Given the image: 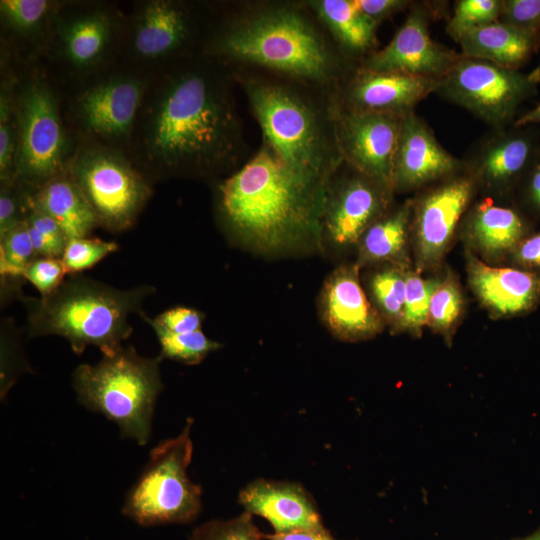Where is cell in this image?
<instances>
[{"label":"cell","instance_id":"37","mask_svg":"<svg viewBox=\"0 0 540 540\" xmlns=\"http://www.w3.org/2000/svg\"><path fill=\"white\" fill-rule=\"evenodd\" d=\"M118 249L119 245L114 241L92 237L72 238L67 242L61 261L68 276L78 275Z\"/></svg>","mask_w":540,"mask_h":540},{"label":"cell","instance_id":"10","mask_svg":"<svg viewBox=\"0 0 540 540\" xmlns=\"http://www.w3.org/2000/svg\"><path fill=\"white\" fill-rule=\"evenodd\" d=\"M68 174L110 233L132 229L154 192L127 152L88 140H78Z\"/></svg>","mask_w":540,"mask_h":540},{"label":"cell","instance_id":"39","mask_svg":"<svg viewBox=\"0 0 540 540\" xmlns=\"http://www.w3.org/2000/svg\"><path fill=\"white\" fill-rule=\"evenodd\" d=\"M140 317L153 330L159 329L172 334H186L202 330L205 314L196 308L176 306L161 312L153 318L148 317L144 312Z\"/></svg>","mask_w":540,"mask_h":540},{"label":"cell","instance_id":"43","mask_svg":"<svg viewBox=\"0 0 540 540\" xmlns=\"http://www.w3.org/2000/svg\"><path fill=\"white\" fill-rule=\"evenodd\" d=\"M510 258L523 269H540V232L526 236L511 253Z\"/></svg>","mask_w":540,"mask_h":540},{"label":"cell","instance_id":"49","mask_svg":"<svg viewBox=\"0 0 540 540\" xmlns=\"http://www.w3.org/2000/svg\"><path fill=\"white\" fill-rule=\"evenodd\" d=\"M513 540H540V526L528 536H525L523 538H516Z\"/></svg>","mask_w":540,"mask_h":540},{"label":"cell","instance_id":"9","mask_svg":"<svg viewBox=\"0 0 540 540\" xmlns=\"http://www.w3.org/2000/svg\"><path fill=\"white\" fill-rule=\"evenodd\" d=\"M126 12L102 0H60L44 64L63 86L76 84L119 61Z\"/></svg>","mask_w":540,"mask_h":540},{"label":"cell","instance_id":"32","mask_svg":"<svg viewBox=\"0 0 540 540\" xmlns=\"http://www.w3.org/2000/svg\"><path fill=\"white\" fill-rule=\"evenodd\" d=\"M15 69L0 60V184L15 180L17 120L14 106Z\"/></svg>","mask_w":540,"mask_h":540},{"label":"cell","instance_id":"13","mask_svg":"<svg viewBox=\"0 0 540 540\" xmlns=\"http://www.w3.org/2000/svg\"><path fill=\"white\" fill-rule=\"evenodd\" d=\"M535 92L536 84L528 74L462 55L436 90L498 130L511 122L519 106Z\"/></svg>","mask_w":540,"mask_h":540},{"label":"cell","instance_id":"44","mask_svg":"<svg viewBox=\"0 0 540 540\" xmlns=\"http://www.w3.org/2000/svg\"><path fill=\"white\" fill-rule=\"evenodd\" d=\"M359 10L378 24L407 7L406 0H354Z\"/></svg>","mask_w":540,"mask_h":540},{"label":"cell","instance_id":"4","mask_svg":"<svg viewBox=\"0 0 540 540\" xmlns=\"http://www.w3.org/2000/svg\"><path fill=\"white\" fill-rule=\"evenodd\" d=\"M156 292L152 285L118 289L86 276L69 275L49 296H23L30 338L60 336L75 354L92 345L103 354L122 346L133 328L132 314L141 315L145 300Z\"/></svg>","mask_w":540,"mask_h":540},{"label":"cell","instance_id":"8","mask_svg":"<svg viewBox=\"0 0 540 540\" xmlns=\"http://www.w3.org/2000/svg\"><path fill=\"white\" fill-rule=\"evenodd\" d=\"M153 76L117 61L76 84L62 86L65 118L77 140L128 153Z\"/></svg>","mask_w":540,"mask_h":540},{"label":"cell","instance_id":"35","mask_svg":"<svg viewBox=\"0 0 540 540\" xmlns=\"http://www.w3.org/2000/svg\"><path fill=\"white\" fill-rule=\"evenodd\" d=\"M440 277L423 278L418 272L407 271L404 314L400 331L419 334L428 323L431 297L437 288Z\"/></svg>","mask_w":540,"mask_h":540},{"label":"cell","instance_id":"22","mask_svg":"<svg viewBox=\"0 0 540 540\" xmlns=\"http://www.w3.org/2000/svg\"><path fill=\"white\" fill-rule=\"evenodd\" d=\"M239 503L267 520L274 533L325 529L315 501L299 483L257 479L244 487Z\"/></svg>","mask_w":540,"mask_h":540},{"label":"cell","instance_id":"7","mask_svg":"<svg viewBox=\"0 0 540 540\" xmlns=\"http://www.w3.org/2000/svg\"><path fill=\"white\" fill-rule=\"evenodd\" d=\"M161 358L121 346L94 364H80L72 374L78 401L118 425L122 436L145 445L151 435L155 403L163 383Z\"/></svg>","mask_w":540,"mask_h":540},{"label":"cell","instance_id":"29","mask_svg":"<svg viewBox=\"0 0 540 540\" xmlns=\"http://www.w3.org/2000/svg\"><path fill=\"white\" fill-rule=\"evenodd\" d=\"M310 6L347 53L363 54L376 43L377 24L359 10L354 0H318Z\"/></svg>","mask_w":540,"mask_h":540},{"label":"cell","instance_id":"16","mask_svg":"<svg viewBox=\"0 0 540 540\" xmlns=\"http://www.w3.org/2000/svg\"><path fill=\"white\" fill-rule=\"evenodd\" d=\"M343 161L392 188V167L403 116L331 108ZM393 190V188H392Z\"/></svg>","mask_w":540,"mask_h":540},{"label":"cell","instance_id":"3","mask_svg":"<svg viewBox=\"0 0 540 540\" xmlns=\"http://www.w3.org/2000/svg\"><path fill=\"white\" fill-rule=\"evenodd\" d=\"M201 53L220 65L249 63L316 84L331 82L341 68L315 24L291 6L264 8L210 28Z\"/></svg>","mask_w":540,"mask_h":540},{"label":"cell","instance_id":"46","mask_svg":"<svg viewBox=\"0 0 540 540\" xmlns=\"http://www.w3.org/2000/svg\"><path fill=\"white\" fill-rule=\"evenodd\" d=\"M266 540H336L327 529L264 534Z\"/></svg>","mask_w":540,"mask_h":540},{"label":"cell","instance_id":"18","mask_svg":"<svg viewBox=\"0 0 540 540\" xmlns=\"http://www.w3.org/2000/svg\"><path fill=\"white\" fill-rule=\"evenodd\" d=\"M460 57L461 54L431 39L426 10L414 6L392 40L369 55L362 67L441 79Z\"/></svg>","mask_w":540,"mask_h":540},{"label":"cell","instance_id":"23","mask_svg":"<svg viewBox=\"0 0 540 540\" xmlns=\"http://www.w3.org/2000/svg\"><path fill=\"white\" fill-rule=\"evenodd\" d=\"M539 150L534 129H501L480 144L468 173L476 184L505 191L522 180Z\"/></svg>","mask_w":540,"mask_h":540},{"label":"cell","instance_id":"6","mask_svg":"<svg viewBox=\"0 0 540 540\" xmlns=\"http://www.w3.org/2000/svg\"><path fill=\"white\" fill-rule=\"evenodd\" d=\"M14 69V182L29 194L68 173L78 140L65 118L63 87L50 69L44 63Z\"/></svg>","mask_w":540,"mask_h":540},{"label":"cell","instance_id":"28","mask_svg":"<svg viewBox=\"0 0 540 540\" xmlns=\"http://www.w3.org/2000/svg\"><path fill=\"white\" fill-rule=\"evenodd\" d=\"M458 43L464 57L517 70L530 57L539 39L497 21L466 33Z\"/></svg>","mask_w":540,"mask_h":540},{"label":"cell","instance_id":"36","mask_svg":"<svg viewBox=\"0 0 540 540\" xmlns=\"http://www.w3.org/2000/svg\"><path fill=\"white\" fill-rule=\"evenodd\" d=\"M501 0H460L448 25V34L457 42L466 33L499 21Z\"/></svg>","mask_w":540,"mask_h":540},{"label":"cell","instance_id":"24","mask_svg":"<svg viewBox=\"0 0 540 540\" xmlns=\"http://www.w3.org/2000/svg\"><path fill=\"white\" fill-rule=\"evenodd\" d=\"M467 275L470 288L496 316L526 313L540 299V273L537 271L492 266L469 253Z\"/></svg>","mask_w":540,"mask_h":540},{"label":"cell","instance_id":"5","mask_svg":"<svg viewBox=\"0 0 540 540\" xmlns=\"http://www.w3.org/2000/svg\"><path fill=\"white\" fill-rule=\"evenodd\" d=\"M244 85L263 142L292 169L330 181L343 163L332 111L323 113L290 85L256 78Z\"/></svg>","mask_w":540,"mask_h":540},{"label":"cell","instance_id":"25","mask_svg":"<svg viewBox=\"0 0 540 540\" xmlns=\"http://www.w3.org/2000/svg\"><path fill=\"white\" fill-rule=\"evenodd\" d=\"M529 235L527 221L516 210L489 199L478 203L466 219L465 236L471 247L486 260L510 256Z\"/></svg>","mask_w":540,"mask_h":540},{"label":"cell","instance_id":"21","mask_svg":"<svg viewBox=\"0 0 540 540\" xmlns=\"http://www.w3.org/2000/svg\"><path fill=\"white\" fill-rule=\"evenodd\" d=\"M440 79L361 67L348 82L341 106L357 111L404 116L430 93Z\"/></svg>","mask_w":540,"mask_h":540},{"label":"cell","instance_id":"17","mask_svg":"<svg viewBox=\"0 0 540 540\" xmlns=\"http://www.w3.org/2000/svg\"><path fill=\"white\" fill-rule=\"evenodd\" d=\"M359 270L355 263L338 266L326 277L320 290V319L341 341L371 339L386 325L363 289Z\"/></svg>","mask_w":540,"mask_h":540},{"label":"cell","instance_id":"38","mask_svg":"<svg viewBox=\"0 0 540 540\" xmlns=\"http://www.w3.org/2000/svg\"><path fill=\"white\" fill-rule=\"evenodd\" d=\"M190 540H266L252 520L243 512L229 520H211L199 525Z\"/></svg>","mask_w":540,"mask_h":540},{"label":"cell","instance_id":"26","mask_svg":"<svg viewBox=\"0 0 540 540\" xmlns=\"http://www.w3.org/2000/svg\"><path fill=\"white\" fill-rule=\"evenodd\" d=\"M413 201L389 208L362 235L356 251L359 269L393 264L409 268L408 239L411 232Z\"/></svg>","mask_w":540,"mask_h":540},{"label":"cell","instance_id":"11","mask_svg":"<svg viewBox=\"0 0 540 540\" xmlns=\"http://www.w3.org/2000/svg\"><path fill=\"white\" fill-rule=\"evenodd\" d=\"M187 419L182 432L150 452L139 479L128 492L122 512L142 526L188 523L201 511V488L188 474L193 443Z\"/></svg>","mask_w":540,"mask_h":540},{"label":"cell","instance_id":"19","mask_svg":"<svg viewBox=\"0 0 540 540\" xmlns=\"http://www.w3.org/2000/svg\"><path fill=\"white\" fill-rule=\"evenodd\" d=\"M461 164L414 111L402 117L392 167L393 191H406L458 173Z\"/></svg>","mask_w":540,"mask_h":540},{"label":"cell","instance_id":"2","mask_svg":"<svg viewBox=\"0 0 540 540\" xmlns=\"http://www.w3.org/2000/svg\"><path fill=\"white\" fill-rule=\"evenodd\" d=\"M330 181L292 169L263 142L249 162L217 182L215 217L231 241L263 256L323 252Z\"/></svg>","mask_w":540,"mask_h":540},{"label":"cell","instance_id":"34","mask_svg":"<svg viewBox=\"0 0 540 540\" xmlns=\"http://www.w3.org/2000/svg\"><path fill=\"white\" fill-rule=\"evenodd\" d=\"M160 344L161 359H170L187 365L202 362L211 352L219 350L222 344L208 338L202 330L186 334H172L155 329Z\"/></svg>","mask_w":540,"mask_h":540},{"label":"cell","instance_id":"30","mask_svg":"<svg viewBox=\"0 0 540 540\" xmlns=\"http://www.w3.org/2000/svg\"><path fill=\"white\" fill-rule=\"evenodd\" d=\"M36 257L26 222H22L0 238V301L1 307L15 299L20 300L23 273Z\"/></svg>","mask_w":540,"mask_h":540},{"label":"cell","instance_id":"14","mask_svg":"<svg viewBox=\"0 0 540 540\" xmlns=\"http://www.w3.org/2000/svg\"><path fill=\"white\" fill-rule=\"evenodd\" d=\"M341 166L327 190L322 218L323 252L327 248L356 249L364 232L391 204V187L350 165L348 170L341 171Z\"/></svg>","mask_w":540,"mask_h":540},{"label":"cell","instance_id":"45","mask_svg":"<svg viewBox=\"0 0 540 540\" xmlns=\"http://www.w3.org/2000/svg\"><path fill=\"white\" fill-rule=\"evenodd\" d=\"M523 180V199L527 207L540 217V150Z\"/></svg>","mask_w":540,"mask_h":540},{"label":"cell","instance_id":"41","mask_svg":"<svg viewBox=\"0 0 540 540\" xmlns=\"http://www.w3.org/2000/svg\"><path fill=\"white\" fill-rule=\"evenodd\" d=\"M67 275L60 258L35 257L26 267L23 277L45 298L53 293Z\"/></svg>","mask_w":540,"mask_h":540},{"label":"cell","instance_id":"40","mask_svg":"<svg viewBox=\"0 0 540 540\" xmlns=\"http://www.w3.org/2000/svg\"><path fill=\"white\" fill-rule=\"evenodd\" d=\"M499 21L540 39V0H501Z\"/></svg>","mask_w":540,"mask_h":540},{"label":"cell","instance_id":"47","mask_svg":"<svg viewBox=\"0 0 540 540\" xmlns=\"http://www.w3.org/2000/svg\"><path fill=\"white\" fill-rule=\"evenodd\" d=\"M538 123H540V104L532 110L526 112L514 122L515 127H525Z\"/></svg>","mask_w":540,"mask_h":540},{"label":"cell","instance_id":"12","mask_svg":"<svg viewBox=\"0 0 540 540\" xmlns=\"http://www.w3.org/2000/svg\"><path fill=\"white\" fill-rule=\"evenodd\" d=\"M200 28L198 11L187 1H134L126 12L119 61L155 74L200 54Z\"/></svg>","mask_w":540,"mask_h":540},{"label":"cell","instance_id":"15","mask_svg":"<svg viewBox=\"0 0 540 540\" xmlns=\"http://www.w3.org/2000/svg\"><path fill=\"white\" fill-rule=\"evenodd\" d=\"M475 187L468 172L456 173L440 180L413 202L411 231L419 270L430 269L442 260Z\"/></svg>","mask_w":540,"mask_h":540},{"label":"cell","instance_id":"48","mask_svg":"<svg viewBox=\"0 0 540 540\" xmlns=\"http://www.w3.org/2000/svg\"><path fill=\"white\" fill-rule=\"evenodd\" d=\"M528 75L532 82H534L536 85L540 84V61L538 65L530 73H528Z\"/></svg>","mask_w":540,"mask_h":540},{"label":"cell","instance_id":"42","mask_svg":"<svg viewBox=\"0 0 540 540\" xmlns=\"http://www.w3.org/2000/svg\"><path fill=\"white\" fill-rule=\"evenodd\" d=\"M25 193L15 183L0 184V238L25 221Z\"/></svg>","mask_w":540,"mask_h":540},{"label":"cell","instance_id":"27","mask_svg":"<svg viewBox=\"0 0 540 540\" xmlns=\"http://www.w3.org/2000/svg\"><path fill=\"white\" fill-rule=\"evenodd\" d=\"M25 200L27 205L56 221L68 240L89 237L99 228L91 207L68 173L49 180L32 193H25Z\"/></svg>","mask_w":540,"mask_h":540},{"label":"cell","instance_id":"1","mask_svg":"<svg viewBox=\"0 0 540 540\" xmlns=\"http://www.w3.org/2000/svg\"><path fill=\"white\" fill-rule=\"evenodd\" d=\"M240 143L227 75L200 53L154 74L128 154L155 185L217 178L235 164Z\"/></svg>","mask_w":540,"mask_h":540},{"label":"cell","instance_id":"31","mask_svg":"<svg viewBox=\"0 0 540 540\" xmlns=\"http://www.w3.org/2000/svg\"><path fill=\"white\" fill-rule=\"evenodd\" d=\"M409 268L393 264L375 266L368 278L371 302L394 332L401 329L405 296L406 276Z\"/></svg>","mask_w":540,"mask_h":540},{"label":"cell","instance_id":"33","mask_svg":"<svg viewBox=\"0 0 540 540\" xmlns=\"http://www.w3.org/2000/svg\"><path fill=\"white\" fill-rule=\"evenodd\" d=\"M463 303L458 282L453 275L446 274L431 297L427 325L450 342L462 315Z\"/></svg>","mask_w":540,"mask_h":540},{"label":"cell","instance_id":"20","mask_svg":"<svg viewBox=\"0 0 540 540\" xmlns=\"http://www.w3.org/2000/svg\"><path fill=\"white\" fill-rule=\"evenodd\" d=\"M60 0H1L0 59L15 68L44 63Z\"/></svg>","mask_w":540,"mask_h":540}]
</instances>
